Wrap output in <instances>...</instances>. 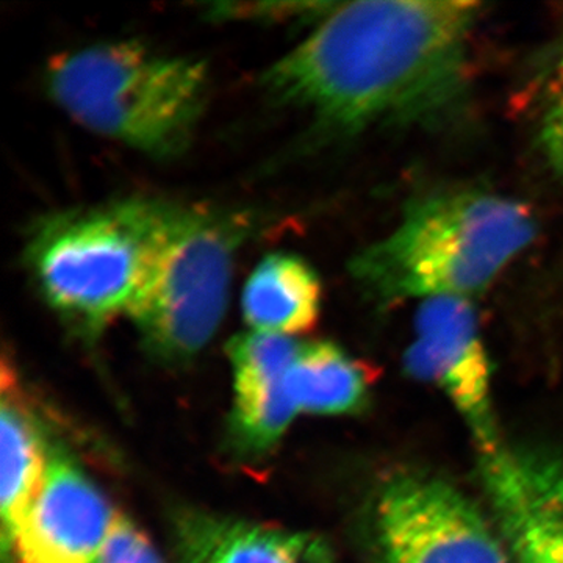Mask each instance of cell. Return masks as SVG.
<instances>
[{
  "mask_svg": "<svg viewBox=\"0 0 563 563\" xmlns=\"http://www.w3.org/2000/svg\"><path fill=\"white\" fill-rule=\"evenodd\" d=\"M377 563H515L506 540L453 484L418 470L388 474L373 520Z\"/></svg>",
  "mask_w": 563,
  "mask_h": 563,
  "instance_id": "6",
  "label": "cell"
},
{
  "mask_svg": "<svg viewBox=\"0 0 563 563\" xmlns=\"http://www.w3.org/2000/svg\"><path fill=\"white\" fill-rule=\"evenodd\" d=\"M525 203L476 190L415 199L398 228L351 262V274L377 301L484 290L532 242Z\"/></svg>",
  "mask_w": 563,
  "mask_h": 563,
  "instance_id": "2",
  "label": "cell"
},
{
  "mask_svg": "<svg viewBox=\"0 0 563 563\" xmlns=\"http://www.w3.org/2000/svg\"><path fill=\"white\" fill-rule=\"evenodd\" d=\"M302 344L291 336L250 332L229 346L235 376V422L251 448L269 446L299 412L290 373Z\"/></svg>",
  "mask_w": 563,
  "mask_h": 563,
  "instance_id": "10",
  "label": "cell"
},
{
  "mask_svg": "<svg viewBox=\"0 0 563 563\" xmlns=\"http://www.w3.org/2000/svg\"><path fill=\"white\" fill-rule=\"evenodd\" d=\"M290 387L299 412L350 413L365 402L369 377L361 363L331 343L302 344Z\"/></svg>",
  "mask_w": 563,
  "mask_h": 563,
  "instance_id": "14",
  "label": "cell"
},
{
  "mask_svg": "<svg viewBox=\"0 0 563 563\" xmlns=\"http://www.w3.org/2000/svg\"><path fill=\"white\" fill-rule=\"evenodd\" d=\"M117 517L90 479L57 455L11 547L18 563H96Z\"/></svg>",
  "mask_w": 563,
  "mask_h": 563,
  "instance_id": "9",
  "label": "cell"
},
{
  "mask_svg": "<svg viewBox=\"0 0 563 563\" xmlns=\"http://www.w3.org/2000/svg\"><path fill=\"white\" fill-rule=\"evenodd\" d=\"M415 342L407 351L413 376L446 393L472 428L483 455L501 448L492 409L490 365L468 298L422 301L415 318Z\"/></svg>",
  "mask_w": 563,
  "mask_h": 563,
  "instance_id": "7",
  "label": "cell"
},
{
  "mask_svg": "<svg viewBox=\"0 0 563 563\" xmlns=\"http://www.w3.org/2000/svg\"><path fill=\"white\" fill-rule=\"evenodd\" d=\"M52 99L91 132L155 158L188 147L206 106L203 63L136 41L66 52L49 63Z\"/></svg>",
  "mask_w": 563,
  "mask_h": 563,
  "instance_id": "3",
  "label": "cell"
},
{
  "mask_svg": "<svg viewBox=\"0 0 563 563\" xmlns=\"http://www.w3.org/2000/svg\"><path fill=\"white\" fill-rule=\"evenodd\" d=\"M310 537L213 518H188L180 528L184 563H299Z\"/></svg>",
  "mask_w": 563,
  "mask_h": 563,
  "instance_id": "13",
  "label": "cell"
},
{
  "mask_svg": "<svg viewBox=\"0 0 563 563\" xmlns=\"http://www.w3.org/2000/svg\"><path fill=\"white\" fill-rule=\"evenodd\" d=\"M244 239L236 214L169 202L150 268L129 317L162 357L188 358L220 328L235 252Z\"/></svg>",
  "mask_w": 563,
  "mask_h": 563,
  "instance_id": "5",
  "label": "cell"
},
{
  "mask_svg": "<svg viewBox=\"0 0 563 563\" xmlns=\"http://www.w3.org/2000/svg\"><path fill=\"white\" fill-rule=\"evenodd\" d=\"M96 563H162L154 548L136 526L118 515Z\"/></svg>",
  "mask_w": 563,
  "mask_h": 563,
  "instance_id": "15",
  "label": "cell"
},
{
  "mask_svg": "<svg viewBox=\"0 0 563 563\" xmlns=\"http://www.w3.org/2000/svg\"><path fill=\"white\" fill-rule=\"evenodd\" d=\"M477 16L474 2L344 3L269 66L262 85L339 135L432 124L463 101Z\"/></svg>",
  "mask_w": 563,
  "mask_h": 563,
  "instance_id": "1",
  "label": "cell"
},
{
  "mask_svg": "<svg viewBox=\"0 0 563 563\" xmlns=\"http://www.w3.org/2000/svg\"><path fill=\"white\" fill-rule=\"evenodd\" d=\"M485 485L515 563H563V455H483Z\"/></svg>",
  "mask_w": 563,
  "mask_h": 563,
  "instance_id": "8",
  "label": "cell"
},
{
  "mask_svg": "<svg viewBox=\"0 0 563 563\" xmlns=\"http://www.w3.org/2000/svg\"><path fill=\"white\" fill-rule=\"evenodd\" d=\"M169 202L131 198L49 214L33 228L25 263L55 312L98 329L129 313Z\"/></svg>",
  "mask_w": 563,
  "mask_h": 563,
  "instance_id": "4",
  "label": "cell"
},
{
  "mask_svg": "<svg viewBox=\"0 0 563 563\" xmlns=\"http://www.w3.org/2000/svg\"><path fill=\"white\" fill-rule=\"evenodd\" d=\"M2 531L9 550L22 518L38 495L47 470L38 428L25 406L14 373L3 363L2 372Z\"/></svg>",
  "mask_w": 563,
  "mask_h": 563,
  "instance_id": "12",
  "label": "cell"
},
{
  "mask_svg": "<svg viewBox=\"0 0 563 563\" xmlns=\"http://www.w3.org/2000/svg\"><path fill=\"white\" fill-rule=\"evenodd\" d=\"M299 563H335V561L322 540L310 537Z\"/></svg>",
  "mask_w": 563,
  "mask_h": 563,
  "instance_id": "17",
  "label": "cell"
},
{
  "mask_svg": "<svg viewBox=\"0 0 563 563\" xmlns=\"http://www.w3.org/2000/svg\"><path fill=\"white\" fill-rule=\"evenodd\" d=\"M544 136L550 151L563 165V57L551 80L550 101H548L547 118H544Z\"/></svg>",
  "mask_w": 563,
  "mask_h": 563,
  "instance_id": "16",
  "label": "cell"
},
{
  "mask_svg": "<svg viewBox=\"0 0 563 563\" xmlns=\"http://www.w3.org/2000/svg\"><path fill=\"white\" fill-rule=\"evenodd\" d=\"M320 306V279L296 255H268L244 284L243 317L255 332L291 336L309 331Z\"/></svg>",
  "mask_w": 563,
  "mask_h": 563,
  "instance_id": "11",
  "label": "cell"
}]
</instances>
